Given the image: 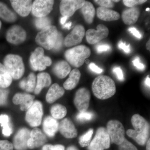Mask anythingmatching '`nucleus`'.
Here are the masks:
<instances>
[{"label":"nucleus","mask_w":150,"mask_h":150,"mask_svg":"<svg viewBox=\"0 0 150 150\" xmlns=\"http://www.w3.org/2000/svg\"><path fill=\"white\" fill-rule=\"evenodd\" d=\"M59 123L55 118L47 116L43 122V129L45 134L49 137H53L59 130Z\"/></svg>","instance_id":"nucleus-23"},{"label":"nucleus","mask_w":150,"mask_h":150,"mask_svg":"<svg viewBox=\"0 0 150 150\" xmlns=\"http://www.w3.org/2000/svg\"><path fill=\"white\" fill-rule=\"evenodd\" d=\"M37 78V82L34 91L35 94L38 95L44 87H47L51 85V79L50 75L46 72L39 73Z\"/></svg>","instance_id":"nucleus-26"},{"label":"nucleus","mask_w":150,"mask_h":150,"mask_svg":"<svg viewBox=\"0 0 150 150\" xmlns=\"http://www.w3.org/2000/svg\"><path fill=\"white\" fill-rule=\"evenodd\" d=\"M85 35V30L83 25H77L65 38L64 41L65 46L70 47L79 45L81 43Z\"/></svg>","instance_id":"nucleus-15"},{"label":"nucleus","mask_w":150,"mask_h":150,"mask_svg":"<svg viewBox=\"0 0 150 150\" xmlns=\"http://www.w3.org/2000/svg\"><path fill=\"white\" fill-rule=\"evenodd\" d=\"M47 141L45 134L40 129L35 128L30 133V137L28 141V148L35 149L43 146Z\"/></svg>","instance_id":"nucleus-17"},{"label":"nucleus","mask_w":150,"mask_h":150,"mask_svg":"<svg viewBox=\"0 0 150 150\" xmlns=\"http://www.w3.org/2000/svg\"><path fill=\"white\" fill-rule=\"evenodd\" d=\"M52 60L48 56L44 55L43 48L38 47L31 53L30 57V64L33 70L43 71L52 64Z\"/></svg>","instance_id":"nucleus-6"},{"label":"nucleus","mask_w":150,"mask_h":150,"mask_svg":"<svg viewBox=\"0 0 150 150\" xmlns=\"http://www.w3.org/2000/svg\"><path fill=\"white\" fill-rule=\"evenodd\" d=\"M146 11H150L149 8H147L146 9Z\"/></svg>","instance_id":"nucleus-57"},{"label":"nucleus","mask_w":150,"mask_h":150,"mask_svg":"<svg viewBox=\"0 0 150 150\" xmlns=\"http://www.w3.org/2000/svg\"><path fill=\"white\" fill-rule=\"evenodd\" d=\"M118 150H138L133 144L125 138L122 143L118 145Z\"/></svg>","instance_id":"nucleus-37"},{"label":"nucleus","mask_w":150,"mask_h":150,"mask_svg":"<svg viewBox=\"0 0 150 150\" xmlns=\"http://www.w3.org/2000/svg\"><path fill=\"white\" fill-rule=\"evenodd\" d=\"M88 67L93 72L96 73V74H101L103 71V70L102 69H100V68L97 66L94 63H91L89 65Z\"/></svg>","instance_id":"nucleus-48"},{"label":"nucleus","mask_w":150,"mask_h":150,"mask_svg":"<svg viewBox=\"0 0 150 150\" xmlns=\"http://www.w3.org/2000/svg\"><path fill=\"white\" fill-rule=\"evenodd\" d=\"M58 33L56 26L48 25L37 33L35 38V42L41 46V48L46 50L53 49L57 40Z\"/></svg>","instance_id":"nucleus-4"},{"label":"nucleus","mask_w":150,"mask_h":150,"mask_svg":"<svg viewBox=\"0 0 150 150\" xmlns=\"http://www.w3.org/2000/svg\"><path fill=\"white\" fill-rule=\"evenodd\" d=\"M112 1L113 2V3H118L119 2V1H118V0H117V1H116V0H113V1Z\"/></svg>","instance_id":"nucleus-56"},{"label":"nucleus","mask_w":150,"mask_h":150,"mask_svg":"<svg viewBox=\"0 0 150 150\" xmlns=\"http://www.w3.org/2000/svg\"><path fill=\"white\" fill-rule=\"evenodd\" d=\"M118 47L119 49H122L124 52L126 54H129L131 53V48L130 44L126 45V43H123L122 40L120 41L118 43Z\"/></svg>","instance_id":"nucleus-46"},{"label":"nucleus","mask_w":150,"mask_h":150,"mask_svg":"<svg viewBox=\"0 0 150 150\" xmlns=\"http://www.w3.org/2000/svg\"><path fill=\"white\" fill-rule=\"evenodd\" d=\"M146 150H150V139H149V140L147 142L146 144Z\"/></svg>","instance_id":"nucleus-53"},{"label":"nucleus","mask_w":150,"mask_h":150,"mask_svg":"<svg viewBox=\"0 0 150 150\" xmlns=\"http://www.w3.org/2000/svg\"><path fill=\"white\" fill-rule=\"evenodd\" d=\"M54 3L51 0H36L32 3L31 13L36 18L46 17L53 10Z\"/></svg>","instance_id":"nucleus-10"},{"label":"nucleus","mask_w":150,"mask_h":150,"mask_svg":"<svg viewBox=\"0 0 150 150\" xmlns=\"http://www.w3.org/2000/svg\"><path fill=\"white\" fill-rule=\"evenodd\" d=\"M140 12L137 7L130 8L123 11L122 20L125 24L132 25L135 24L139 17Z\"/></svg>","instance_id":"nucleus-22"},{"label":"nucleus","mask_w":150,"mask_h":150,"mask_svg":"<svg viewBox=\"0 0 150 150\" xmlns=\"http://www.w3.org/2000/svg\"><path fill=\"white\" fill-rule=\"evenodd\" d=\"M67 150H79L77 148L74 146H70L67 148Z\"/></svg>","instance_id":"nucleus-54"},{"label":"nucleus","mask_w":150,"mask_h":150,"mask_svg":"<svg viewBox=\"0 0 150 150\" xmlns=\"http://www.w3.org/2000/svg\"><path fill=\"white\" fill-rule=\"evenodd\" d=\"M42 150H65V147L62 145L46 144L43 146Z\"/></svg>","instance_id":"nucleus-43"},{"label":"nucleus","mask_w":150,"mask_h":150,"mask_svg":"<svg viewBox=\"0 0 150 150\" xmlns=\"http://www.w3.org/2000/svg\"><path fill=\"white\" fill-rule=\"evenodd\" d=\"M65 90L58 84H53L48 90L46 95V100L49 103H52L63 96Z\"/></svg>","instance_id":"nucleus-24"},{"label":"nucleus","mask_w":150,"mask_h":150,"mask_svg":"<svg viewBox=\"0 0 150 150\" xmlns=\"http://www.w3.org/2000/svg\"><path fill=\"white\" fill-rule=\"evenodd\" d=\"M68 18V17L66 16H63L61 18L60 22H61V24H62V25H63L65 24Z\"/></svg>","instance_id":"nucleus-52"},{"label":"nucleus","mask_w":150,"mask_h":150,"mask_svg":"<svg viewBox=\"0 0 150 150\" xmlns=\"http://www.w3.org/2000/svg\"><path fill=\"white\" fill-rule=\"evenodd\" d=\"M110 137L106 128L101 127L97 130L95 136L88 146V150H104L110 148Z\"/></svg>","instance_id":"nucleus-7"},{"label":"nucleus","mask_w":150,"mask_h":150,"mask_svg":"<svg viewBox=\"0 0 150 150\" xmlns=\"http://www.w3.org/2000/svg\"><path fill=\"white\" fill-rule=\"evenodd\" d=\"M112 72L114 73L117 79L120 81H123L124 80V75L121 68L119 67H115L112 69Z\"/></svg>","instance_id":"nucleus-44"},{"label":"nucleus","mask_w":150,"mask_h":150,"mask_svg":"<svg viewBox=\"0 0 150 150\" xmlns=\"http://www.w3.org/2000/svg\"><path fill=\"white\" fill-rule=\"evenodd\" d=\"M111 47L110 45L106 43L98 44L96 47V50L98 53L101 54L103 52H108L111 50Z\"/></svg>","instance_id":"nucleus-40"},{"label":"nucleus","mask_w":150,"mask_h":150,"mask_svg":"<svg viewBox=\"0 0 150 150\" xmlns=\"http://www.w3.org/2000/svg\"><path fill=\"white\" fill-rule=\"evenodd\" d=\"M51 20L47 16L37 18L34 20V24L37 29L42 30L48 25H51Z\"/></svg>","instance_id":"nucleus-35"},{"label":"nucleus","mask_w":150,"mask_h":150,"mask_svg":"<svg viewBox=\"0 0 150 150\" xmlns=\"http://www.w3.org/2000/svg\"><path fill=\"white\" fill-rule=\"evenodd\" d=\"M63 38L62 33L59 32L57 40H56V44H55L53 49L55 51H58L59 49H61L62 46V44H63Z\"/></svg>","instance_id":"nucleus-45"},{"label":"nucleus","mask_w":150,"mask_h":150,"mask_svg":"<svg viewBox=\"0 0 150 150\" xmlns=\"http://www.w3.org/2000/svg\"><path fill=\"white\" fill-rule=\"evenodd\" d=\"M30 131L26 128L20 129L13 139V146L16 150H26L28 141L30 137Z\"/></svg>","instance_id":"nucleus-16"},{"label":"nucleus","mask_w":150,"mask_h":150,"mask_svg":"<svg viewBox=\"0 0 150 150\" xmlns=\"http://www.w3.org/2000/svg\"><path fill=\"white\" fill-rule=\"evenodd\" d=\"M81 76L79 70L77 69H73L70 73L69 78L64 83V88L67 90H71L74 88L79 83Z\"/></svg>","instance_id":"nucleus-27"},{"label":"nucleus","mask_w":150,"mask_h":150,"mask_svg":"<svg viewBox=\"0 0 150 150\" xmlns=\"http://www.w3.org/2000/svg\"><path fill=\"white\" fill-rule=\"evenodd\" d=\"M91 93L86 88L79 89L75 94L74 103L79 112H86L89 106Z\"/></svg>","instance_id":"nucleus-11"},{"label":"nucleus","mask_w":150,"mask_h":150,"mask_svg":"<svg viewBox=\"0 0 150 150\" xmlns=\"http://www.w3.org/2000/svg\"><path fill=\"white\" fill-rule=\"evenodd\" d=\"M72 24V23L71 22H69L67 23H65L64 24L62 25V28H63L64 29L69 30L71 29Z\"/></svg>","instance_id":"nucleus-50"},{"label":"nucleus","mask_w":150,"mask_h":150,"mask_svg":"<svg viewBox=\"0 0 150 150\" xmlns=\"http://www.w3.org/2000/svg\"><path fill=\"white\" fill-rule=\"evenodd\" d=\"M91 54L90 49L87 46L82 45L68 49L65 52L64 56L70 64L76 68H79L83 64Z\"/></svg>","instance_id":"nucleus-3"},{"label":"nucleus","mask_w":150,"mask_h":150,"mask_svg":"<svg viewBox=\"0 0 150 150\" xmlns=\"http://www.w3.org/2000/svg\"><path fill=\"white\" fill-rule=\"evenodd\" d=\"M128 30H129V32L132 33L133 35H134L135 37H137V38H139V39H141V38H142V34L139 32V31L137 30L136 28H129Z\"/></svg>","instance_id":"nucleus-49"},{"label":"nucleus","mask_w":150,"mask_h":150,"mask_svg":"<svg viewBox=\"0 0 150 150\" xmlns=\"http://www.w3.org/2000/svg\"><path fill=\"white\" fill-rule=\"evenodd\" d=\"M8 94L7 90L0 88V105H4L6 103Z\"/></svg>","instance_id":"nucleus-42"},{"label":"nucleus","mask_w":150,"mask_h":150,"mask_svg":"<svg viewBox=\"0 0 150 150\" xmlns=\"http://www.w3.org/2000/svg\"><path fill=\"white\" fill-rule=\"evenodd\" d=\"M43 105L40 101H34L25 115V120L30 126L35 127L40 125L43 117Z\"/></svg>","instance_id":"nucleus-9"},{"label":"nucleus","mask_w":150,"mask_h":150,"mask_svg":"<svg viewBox=\"0 0 150 150\" xmlns=\"http://www.w3.org/2000/svg\"><path fill=\"white\" fill-rule=\"evenodd\" d=\"M131 121L134 129H129L126 131V134L138 144L145 146L149 139V123L145 118L138 114L133 115Z\"/></svg>","instance_id":"nucleus-1"},{"label":"nucleus","mask_w":150,"mask_h":150,"mask_svg":"<svg viewBox=\"0 0 150 150\" xmlns=\"http://www.w3.org/2000/svg\"><path fill=\"white\" fill-rule=\"evenodd\" d=\"M134 67H136L138 69L141 71H144L145 69V66L144 64L140 63V59L139 57H137L132 62Z\"/></svg>","instance_id":"nucleus-47"},{"label":"nucleus","mask_w":150,"mask_h":150,"mask_svg":"<svg viewBox=\"0 0 150 150\" xmlns=\"http://www.w3.org/2000/svg\"><path fill=\"white\" fill-rule=\"evenodd\" d=\"M27 37L26 31L23 28L19 25H13L8 30L6 34V38L8 42L18 45L25 41Z\"/></svg>","instance_id":"nucleus-12"},{"label":"nucleus","mask_w":150,"mask_h":150,"mask_svg":"<svg viewBox=\"0 0 150 150\" xmlns=\"http://www.w3.org/2000/svg\"><path fill=\"white\" fill-rule=\"evenodd\" d=\"M0 18L7 22L13 23L16 21L17 16L5 4L0 2Z\"/></svg>","instance_id":"nucleus-30"},{"label":"nucleus","mask_w":150,"mask_h":150,"mask_svg":"<svg viewBox=\"0 0 150 150\" xmlns=\"http://www.w3.org/2000/svg\"><path fill=\"white\" fill-rule=\"evenodd\" d=\"M53 72L59 79L66 78L71 71V67L65 61H60L56 63L53 68Z\"/></svg>","instance_id":"nucleus-25"},{"label":"nucleus","mask_w":150,"mask_h":150,"mask_svg":"<svg viewBox=\"0 0 150 150\" xmlns=\"http://www.w3.org/2000/svg\"><path fill=\"white\" fill-rule=\"evenodd\" d=\"M81 11L86 22L88 24H91L93 22L96 13L93 4L90 2L86 1L81 8Z\"/></svg>","instance_id":"nucleus-28"},{"label":"nucleus","mask_w":150,"mask_h":150,"mask_svg":"<svg viewBox=\"0 0 150 150\" xmlns=\"http://www.w3.org/2000/svg\"><path fill=\"white\" fill-rule=\"evenodd\" d=\"M59 130L65 138L73 139L77 137L78 131L72 121L69 118L63 119L59 124Z\"/></svg>","instance_id":"nucleus-18"},{"label":"nucleus","mask_w":150,"mask_h":150,"mask_svg":"<svg viewBox=\"0 0 150 150\" xmlns=\"http://www.w3.org/2000/svg\"><path fill=\"white\" fill-rule=\"evenodd\" d=\"M51 113L55 119H62L67 115V108L62 105L55 104L51 107Z\"/></svg>","instance_id":"nucleus-32"},{"label":"nucleus","mask_w":150,"mask_h":150,"mask_svg":"<svg viewBox=\"0 0 150 150\" xmlns=\"http://www.w3.org/2000/svg\"><path fill=\"white\" fill-rule=\"evenodd\" d=\"M12 78L4 65L0 63V88H5L11 85Z\"/></svg>","instance_id":"nucleus-31"},{"label":"nucleus","mask_w":150,"mask_h":150,"mask_svg":"<svg viewBox=\"0 0 150 150\" xmlns=\"http://www.w3.org/2000/svg\"><path fill=\"white\" fill-rule=\"evenodd\" d=\"M1 22L0 21V29H1Z\"/></svg>","instance_id":"nucleus-58"},{"label":"nucleus","mask_w":150,"mask_h":150,"mask_svg":"<svg viewBox=\"0 0 150 150\" xmlns=\"http://www.w3.org/2000/svg\"><path fill=\"white\" fill-rule=\"evenodd\" d=\"M0 124L3 127L2 133L4 136L8 137L12 133V129L10 126L9 118L6 114L0 115Z\"/></svg>","instance_id":"nucleus-33"},{"label":"nucleus","mask_w":150,"mask_h":150,"mask_svg":"<svg viewBox=\"0 0 150 150\" xmlns=\"http://www.w3.org/2000/svg\"><path fill=\"white\" fill-rule=\"evenodd\" d=\"M4 64L14 79H19L24 74V63L22 58L19 55L13 54L6 55L4 59Z\"/></svg>","instance_id":"nucleus-5"},{"label":"nucleus","mask_w":150,"mask_h":150,"mask_svg":"<svg viewBox=\"0 0 150 150\" xmlns=\"http://www.w3.org/2000/svg\"><path fill=\"white\" fill-rule=\"evenodd\" d=\"M147 1L145 0H123V2L126 6L129 8L136 7V6L144 4Z\"/></svg>","instance_id":"nucleus-38"},{"label":"nucleus","mask_w":150,"mask_h":150,"mask_svg":"<svg viewBox=\"0 0 150 150\" xmlns=\"http://www.w3.org/2000/svg\"><path fill=\"white\" fill-rule=\"evenodd\" d=\"M13 145L7 140H0V150H13Z\"/></svg>","instance_id":"nucleus-41"},{"label":"nucleus","mask_w":150,"mask_h":150,"mask_svg":"<svg viewBox=\"0 0 150 150\" xmlns=\"http://www.w3.org/2000/svg\"><path fill=\"white\" fill-rule=\"evenodd\" d=\"M11 4L14 11L22 17L27 16L32 8V2L28 0H12Z\"/></svg>","instance_id":"nucleus-19"},{"label":"nucleus","mask_w":150,"mask_h":150,"mask_svg":"<svg viewBox=\"0 0 150 150\" xmlns=\"http://www.w3.org/2000/svg\"><path fill=\"white\" fill-rule=\"evenodd\" d=\"M93 133V129H91L85 134L80 137L79 142L81 146L82 147L88 146L91 142Z\"/></svg>","instance_id":"nucleus-34"},{"label":"nucleus","mask_w":150,"mask_h":150,"mask_svg":"<svg viewBox=\"0 0 150 150\" xmlns=\"http://www.w3.org/2000/svg\"><path fill=\"white\" fill-rule=\"evenodd\" d=\"M94 114L90 112H79L78 113L76 118L78 121L84 122L85 121H90L93 118Z\"/></svg>","instance_id":"nucleus-36"},{"label":"nucleus","mask_w":150,"mask_h":150,"mask_svg":"<svg viewBox=\"0 0 150 150\" xmlns=\"http://www.w3.org/2000/svg\"><path fill=\"white\" fill-rule=\"evenodd\" d=\"M106 129L111 143L119 145L125 139V129L120 121L118 120L108 121Z\"/></svg>","instance_id":"nucleus-8"},{"label":"nucleus","mask_w":150,"mask_h":150,"mask_svg":"<svg viewBox=\"0 0 150 150\" xmlns=\"http://www.w3.org/2000/svg\"><path fill=\"white\" fill-rule=\"evenodd\" d=\"M86 1L83 0H62L59 6L60 13L63 16H72L76 11L81 8Z\"/></svg>","instance_id":"nucleus-13"},{"label":"nucleus","mask_w":150,"mask_h":150,"mask_svg":"<svg viewBox=\"0 0 150 150\" xmlns=\"http://www.w3.org/2000/svg\"><path fill=\"white\" fill-rule=\"evenodd\" d=\"M145 84L148 87L150 88V76H148L146 78L145 81Z\"/></svg>","instance_id":"nucleus-51"},{"label":"nucleus","mask_w":150,"mask_h":150,"mask_svg":"<svg viewBox=\"0 0 150 150\" xmlns=\"http://www.w3.org/2000/svg\"><path fill=\"white\" fill-rule=\"evenodd\" d=\"M97 30L89 29L86 33V37L88 43L95 44L106 38L109 34V30L103 24H99L97 26Z\"/></svg>","instance_id":"nucleus-14"},{"label":"nucleus","mask_w":150,"mask_h":150,"mask_svg":"<svg viewBox=\"0 0 150 150\" xmlns=\"http://www.w3.org/2000/svg\"><path fill=\"white\" fill-rule=\"evenodd\" d=\"M146 48L147 49L149 50V51H150V40H148V42H147L146 44Z\"/></svg>","instance_id":"nucleus-55"},{"label":"nucleus","mask_w":150,"mask_h":150,"mask_svg":"<svg viewBox=\"0 0 150 150\" xmlns=\"http://www.w3.org/2000/svg\"><path fill=\"white\" fill-rule=\"evenodd\" d=\"M94 1L101 7L109 8L114 6V3L110 0H96Z\"/></svg>","instance_id":"nucleus-39"},{"label":"nucleus","mask_w":150,"mask_h":150,"mask_svg":"<svg viewBox=\"0 0 150 150\" xmlns=\"http://www.w3.org/2000/svg\"><path fill=\"white\" fill-rule=\"evenodd\" d=\"M97 16L100 19L107 22L118 20L120 18V14L116 11L101 7L97 9Z\"/></svg>","instance_id":"nucleus-21"},{"label":"nucleus","mask_w":150,"mask_h":150,"mask_svg":"<svg viewBox=\"0 0 150 150\" xmlns=\"http://www.w3.org/2000/svg\"><path fill=\"white\" fill-rule=\"evenodd\" d=\"M36 84V77L35 74L31 73L27 77L20 82L19 86L26 91L33 92L35 90Z\"/></svg>","instance_id":"nucleus-29"},{"label":"nucleus","mask_w":150,"mask_h":150,"mask_svg":"<svg viewBox=\"0 0 150 150\" xmlns=\"http://www.w3.org/2000/svg\"><path fill=\"white\" fill-rule=\"evenodd\" d=\"M92 89L95 96L100 100L108 99L116 92L114 81L105 75H100L95 78L92 85Z\"/></svg>","instance_id":"nucleus-2"},{"label":"nucleus","mask_w":150,"mask_h":150,"mask_svg":"<svg viewBox=\"0 0 150 150\" xmlns=\"http://www.w3.org/2000/svg\"><path fill=\"white\" fill-rule=\"evenodd\" d=\"M35 96L27 93H17L13 98L14 104L20 105L22 111H27L33 104Z\"/></svg>","instance_id":"nucleus-20"}]
</instances>
